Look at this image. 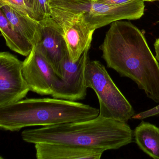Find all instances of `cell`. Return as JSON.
<instances>
[{
	"label": "cell",
	"mask_w": 159,
	"mask_h": 159,
	"mask_svg": "<svg viewBox=\"0 0 159 159\" xmlns=\"http://www.w3.org/2000/svg\"><path fill=\"white\" fill-rule=\"evenodd\" d=\"M99 49L108 68L134 81L148 98L159 103V61L140 30L128 21L113 22Z\"/></svg>",
	"instance_id": "obj_1"
},
{
	"label": "cell",
	"mask_w": 159,
	"mask_h": 159,
	"mask_svg": "<svg viewBox=\"0 0 159 159\" xmlns=\"http://www.w3.org/2000/svg\"><path fill=\"white\" fill-rule=\"evenodd\" d=\"M21 136L31 144H64L104 152L118 149L132 143L134 138V131L127 123L99 115L87 120L26 129Z\"/></svg>",
	"instance_id": "obj_2"
},
{
	"label": "cell",
	"mask_w": 159,
	"mask_h": 159,
	"mask_svg": "<svg viewBox=\"0 0 159 159\" xmlns=\"http://www.w3.org/2000/svg\"><path fill=\"white\" fill-rule=\"evenodd\" d=\"M99 109L59 98H26L0 107V129L18 132L31 126H50L96 118Z\"/></svg>",
	"instance_id": "obj_3"
},
{
	"label": "cell",
	"mask_w": 159,
	"mask_h": 159,
	"mask_svg": "<svg viewBox=\"0 0 159 159\" xmlns=\"http://www.w3.org/2000/svg\"><path fill=\"white\" fill-rule=\"evenodd\" d=\"M85 80L87 88L93 89L97 96L99 116L126 123L134 117L135 111L133 107L100 61H88Z\"/></svg>",
	"instance_id": "obj_4"
},
{
	"label": "cell",
	"mask_w": 159,
	"mask_h": 159,
	"mask_svg": "<svg viewBox=\"0 0 159 159\" xmlns=\"http://www.w3.org/2000/svg\"><path fill=\"white\" fill-rule=\"evenodd\" d=\"M51 16L63 30L70 60L78 61L86 50H89L95 30L85 18V10L50 6Z\"/></svg>",
	"instance_id": "obj_5"
},
{
	"label": "cell",
	"mask_w": 159,
	"mask_h": 159,
	"mask_svg": "<svg viewBox=\"0 0 159 159\" xmlns=\"http://www.w3.org/2000/svg\"><path fill=\"white\" fill-rule=\"evenodd\" d=\"M87 50L78 61L73 62L68 53L64 57L62 76L56 80L52 96L54 98L71 101L83 100L87 95L85 70L89 60Z\"/></svg>",
	"instance_id": "obj_6"
},
{
	"label": "cell",
	"mask_w": 159,
	"mask_h": 159,
	"mask_svg": "<svg viewBox=\"0 0 159 159\" xmlns=\"http://www.w3.org/2000/svg\"><path fill=\"white\" fill-rule=\"evenodd\" d=\"M23 66V61L9 52L0 53V107L24 99L30 91Z\"/></svg>",
	"instance_id": "obj_7"
},
{
	"label": "cell",
	"mask_w": 159,
	"mask_h": 159,
	"mask_svg": "<svg viewBox=\"0 0 159 159\" xmlns=\"http://www.w3.org/2000/svg\"><path fill=\"white\" fill-rule=\"evenodd\" d=\"M23 74L30 90L41 95H52L59 78L39 47L34 46L23 61Z\"/></svg>",
	"instance_id": "obj_8"
},
{
	"label": "cell",
	"mask_w": 159,
	"mask_h": 159,
	"mask_svg": "<svg viewBox=\"0 0 159 159\" xmlns=\"http://www.w3.org/2000/svg\"><path fill=\"white\" fill-rule=\"evenodd\" d=\"M145 8L142 0H134L118 6L92 1L84 10L86 21L96 30L116 21L139 19L144 15Z\"/></svg>",
	"instance_id": "obj_9"
},
{
	"label": "cell",
	"mask_w": 159,
	"mask_h": 159,
	"mask_svg": "<svg viewBox=\"0 0 159 159\" xmlns=\"http://www.w3.org/2000/svg\"><path fill=\"white\" fill-rule=\"evenodd\" d=\"M40 40L39 46L59 78L62 76L64 57L68 52L63 30L58 23L49 16L39 21Z\"/></svg>",
	"instance_id": "obj_10"
},
{
	"label": "cell",
	"mask_w": 159,
	"mask_h": 159,
	"mask_svg": "<svg viewBox=\"0 0 159 159\" xmlns=\"http://www.w3.org/2000/svg\"><path fill=\"white\" fill-rule=\"evenodd\" d=\"M38 159H99L104 151L72 145L50 143H36Z\"/></svg>",
	"instance_id": "obj_11"
},
{
	"label": "cell",
	"mask_w": 159,
	"mask_h": 159,
	"mask_svg": "<svg viewBox=\"0 0 159 159\" xmlns=\"http://www.w3.org/2000/svg\"><path fill=\"white\" fill-rule=\"evenodd\" d=\"M0 10L3 12L14 28L33 46L39 43L41 37L39 21L8 5L0 7Z\"/></svg>",
	"instance_id": "obj_12"
},
{
	"label": "cell",
	"mask_w": 159,
	"mask_h": 159,
	"mask_svg": "<svg viewBox=\"0 0 159 159\" xmlns=\"http://www.w3.org/2000/svg\"><path fill=\"white\" fill-rule=\"evenodd\" d=\"M135 142L150 157L159 159V128L142 121L134 131Z\"/></svg>",
	"instance_id": "obj_13"
},
{
	"label": "cell",
	"mask_w": 159,
	"mask_h": 159,
	"mask_svg": "<svg viewBox=\"0 0 159 159\" xmlns=\"http://www.w3.org/2000/svg\"><path fill=\"white\" fill-rule=\"evenodd\" d=\"M0 30L6 45L11 50L23 56L27 57L30 54L34 46L14 28L1 10Z\"/></svg>",
	"instance_id": "obj_14"
},
{
	"label": "cell",
	"mask_w": 159,
	"mask_h": 159,
	"mask_svg": "<svg viewBox=\"0 0 159 159\" xmlns=\"http://www.w3.org/2000/svg\"><path fill=\"white\" fill-rule=\"evenodd\" d=\"M31 17L39 21L51 16V9L47 0H25Z\"/></svg>",
	"instance_id": "obj_15"
},
{
	"label": "cell",
	"mask_w": 159,
	"mask_h": 159,
	"mask_svg": "<svg viewBox=\"0 0 159 159\" xmlns=\"http://www.w3.org/2000/svg\"><path fill=\"white\" fill-rule=\"evenodd\" d=\"M50 6L74 9L84 10L92 0H47Z\"/></svg>",
	"instance_id": "obj_16"
},
{
	"label": "cell",
	"mask_w": 159,
	"mask_h": 159,
	"mask_svg": "<svg viewBox=\"0 0 159 159\" xmlns=\"http://www.w3.org/2000/svg\"><path fill=\"white\" fill-rule=\"evenodd\" d=\"M4 5L11 6L21 13L30 16L25 0H0V7Z\"/></svg>",
	"instance_id": "obj_17"
},
{
	"label": "cell",
	"mask_w": 159,
	"mask_h": 159,
	"mask_svg": "<svg viewBox=\"0 0 159 159\" xmlns=\"http://www.w3.org/2000/svg\"><path fill=\"white\" fill-rule=\"evenodd\" d=\"M101 3H105L111 6H118L126 4L134 0H92Z\"/></svg>",
	"instance_id": "obj_18"
},
{
	"label": "cell",
	"mask_w": 159,
	"mask_h": 159,
	"mask_svg": "<svg viewBox=\"0 0 159 159\" xmlns=\"http://www.w3.org/2000/svg\"><path fill=\"white\" fill-rule=\"evenodd\" d=\"M154 48L155 51V57L159 62V38L156 39L154 43Z\"/></svg>",
	"instance_id": "obj_19"
},
{
	"label": "cell",
	"mask_w": 159,
	"mask_h": 159,
	"mask_svg": "<svg viewBox=\"0 0 159 159\" xmlns=\"http://www.w3.org/2000/svg\"><path fill=\"white\" fill-rule=\"evenodd\" d=\"M144 2H153L156 1H159V0H142Z\"/></svg>",
	"instance_id": "obj_20"
}]
</instances>
